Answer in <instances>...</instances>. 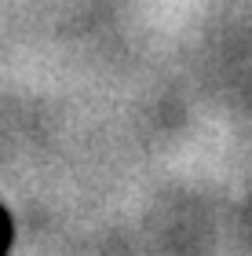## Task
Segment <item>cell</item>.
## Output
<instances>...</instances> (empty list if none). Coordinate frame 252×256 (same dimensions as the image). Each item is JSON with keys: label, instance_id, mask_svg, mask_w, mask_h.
<instances>
[{"label": "cell", "instance_id": "6da1fadb", "mask_svg": "<svg viewBox=\"0 0 252 256\" xmlns=\"http://www.w3.org/2000/svg\"><path fill=\"white\" fill-rule=\"evenodd\" d=\"M11 216L4 212V205H0V256H7V246H11Z\"/></svg>", "mask_w": 252, "mask_h": 256}]
</instances>
